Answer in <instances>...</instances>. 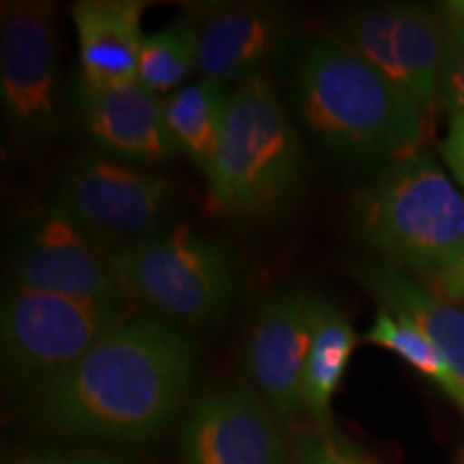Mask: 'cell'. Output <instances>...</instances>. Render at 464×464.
I'll return each mask as SVG.
<instances>
[{
	"mask_svg": "<svg viewBox=\"0 0 464 464\" xmlns=\"http://www.w3.org/2000/svg\"><path fill=\"white\" fill-rule=\"evenodd\" d=\"M198 372V346L153 312L127 314L78 363L33 400L54 432L142 443L164 430Z\"/></svg>",
	"mask_w": 464,
	"mask_h": 464,
	"instance_id": "obj_1",
	"label": "cell"
},
{
	"mask_svg": "<svg viewBox=\"0 0 464 464\" xmlns=\"http://www.w3.org/2000/svg\"><path fill=\"white\" fill-rule=\"evenodd\" d=\"M365 342L387 348V351L402 357L406 363L413 365L417 372L430 379L434 385H439L440 390L448 393L464 413V385L451 372L450 363L440 355L439 348L420 329L400 321L387 310H381L374 318L372 327L365 334Z\"/></svg>",
	"mask_w": 464,
	"mask_h": 464,
	"instance_id": "obj_20",
	"label": "cell"
},
{
	"mask_svg": "<svg viewBox=\"0 0 464 464\" xmlns=\"http://www.w3.org/2000/svg\"><path fill=\"white\" fill-rule=\"evenodd\" d=\"M194 20L200 75L230 89L266 75V67L286 48L293 33L286 11L260 3L208 5Z\"/></svg>",
	"mask_w": 464,
	"mask_h": 464,
	"instance_id": "obj_14",
	"label": "cell"
},
{
	"mask_svg": "<svg viewBox=\"0 0 464 464\" xmlns=\"http://www.w3.org/2000/svg\"><path fill=\"white\" fill-rule=\"evenodd\" d=\"M198 24L194 15L179 17L144 37L138 82L155 95L179 91L198 69Z\"/></svg>",
	"mask_w": 464,
	"mask_h": 464,
	"instance_id": "obj_19",
	"label": "cell"
},
{
	"mask_svg": "<svg viewBox=\"0 0 464 464\" xmlns=\"http://www.w3.org/2000/svg\"><path fill=\"white\" fill-rule=\"evenodd\" d=\"M142 0H80L72 5L78 33L80 73L86 84L112 86L136 82L142 33Z\"/></svg>",
	"mask_w": 464,
	"mask_h": 464,
	"instance_id": "obj_16",
	"label": "cell"
},
{
	"mask_svg": "<svg viewBox=\"0 0 464 464\" xmlns=\"http://www.w3.org/2000/svg\"><path fill=\"white\" fill-rule=\"evenodd\" d=\"M108 254L127 295L177 324L213 327L239 301L243 276L235 252L191 226H172Z\"/></svg>",
	"mask_w": 464,
	"mask_h": 464,
	"instance_id": "obj_5",
	"label": "cell"
},
{
	"mask_svg": "<svg viewBox=\"0 0 464 464\" xmlns=\"http://www.w3.org/2000/svg\"><path fill=\"white\" fill-rule=\"evenodd\" d=\"M305 153L297 127L266 75L232 89L218 155L207 170L208 194L237 218H266L299 194Z\"/></svg>",
	"mask_w": 464,
	"mask_h": 464,
	"instance_id": "obj_4",
	"label": "cell"
},
{
	"mask_svg": "<svg viewBox=\"0 0 464 464\" xmlns=\"http://www.w3.org/2000/svg\"><path fill=\"white\" fill-rule=\"evenodd\" d=\"M323 297L304 288H282L260 304L243 362L260 398L280 421L304 409V365L314 338Z\"/></svg>",
	"mask_w": 464,
	"mask_h": 464,
	"instance_id": "obj_11",
	"label": "cell"
},
{
	"mask_svg": "<svg viewBox=\"0 0 464 464\" xmlns=\"http://www.w3.org/2000/svg\"><path fill=\"white\" fill-rule=\"evenodd\" d=\"M127 314V304L61 297L9 284L0 310L5 387L33 402Z\"/></svg>",
	"mask_w": 464,
	"mask_h": 464,
	"instance_id": "obj_6",
	"label": "cell"
},
{
	"mask_svg": "<svg viewBox=\"0 0 464 464\" xmlns=\"http://www.w3.org/2000/svg\"><path fill=\"white\" fill-rule=\"evenodd\" d=\"M73 110L89 140L108 158L153 166L179 153L164 119V102L140 82L112 86L75 80Z\"/></svg>",
	"mask_w": 464,
	"mask_h": 464,
	"instance_id": "obj_13",
	"label": "cell"
},
{
	"mask_svg": "<svg viewBox=\"0 0 464 464\" xmlns=\"http://www.w3.org/2000/svg\"><path fill=\"white\" fill-rule=\"evenodd\" d=\"M230 97V86L200 78L161 100L174 147L205 174L222 142Z\"/></svg>",
	"mask_w": 464,
	"mask_h": 464,
	"instance_id": "obj_17",
	"label": "cell"
},
{
	"mask_svg": "<svg viewBox=\"0 0 464 464\" xmlns=\"http://www.w3.org/2000/svg\"><path fill=\"white\" fill-rule=\"evenodd\" d=\"M353 226L382 260L437 293L464 265V196L421 150L385 166L359 191Z\"/></svg>",
	"mask_w": 464,
	"mask_h": 464,
	"instance_id": "obj_3",
	"label": "cell"
},
{
	"mask_svg": "<svg viewBox=\"0 0 464 464\" xmlns=\"http://www.w3.org/2000/svg\"><path fill=\"white\" fill-rule=\"evenodd\" d=\"M439 295H443V297H450V299H456V301H464V265H462V269L456 274L454 280L450 282V286Z\"/></svg>",
	"mask_w": 464,
	"mask_h": 464,
	"instance_id": "obj_26",
	"label": "cell"
},
{
	"mask_svg": "<svg viewBox=\"0 0 464 464\" xmlns=\"http://www.w3.org/2000/svg\"><path fill=\"white\" fill-rule=\"evenodd\" d=\"M11 464H127L123 460L106 456H89V454H75V456H42V458H26V460H17Z\"/></svg>",
	"mask_w": 464,
	"mask_h": 464,
	"instance_id": "obj_25",
	"label": "cell"
},
{
	"mask_svg": "<svg viewBox=\"0 0 464 464\" xmlns=\"http://www.w3.org/2000/svg\"><path fill=\"white\" fill-rule=\"evenodd\" d=\"M277 417L256 392L224 387L202 396L185 420V464H290Z\"/></svg>",
	"mask_w": 464,
	"mask_h": 464,
	"instance_id": "obj_12",
	"label": "cell"
},
{
	"mask_svg": "<svg viewBox=\"0 0 464 464\" xmlns=\"http://www.w3.org/2000/svg\"><path fill=\"white\" fill-rule=\"evenodd\" d=\"M177 200L166 177L100 150L73 158L52 198L108 249L172 228Z\"/></svg>",
	"mask_w": 464,
	"mask_h": 464,
	"instance_id": "obj_8",
	"label": "cell"
},
{
	"mask_svg": "<svg viewBox=\"0 0 464 464\" xmlns=\"http://www.w3.org/2000/svg\"><path fill=\"white\" fill-rule=\"evenodd\" d=\"M293 100L316 147L351 168L396 164L417 153L426 131V112L338 34L304 45Z\"/></svg>",
	"mask_w": 464,
	"mask_h": 464,
	"instance_id": "obj_2",
	"label": "cell"
},
{
	"mask_svg": "<svg viewBox=\"0 0 464 464\" xmlns=\"http://www.w3.org/2000/svg\"><path fill=\"white\" fill-rule=\"evenodd\" d=\"M348 269L390 314L420 329L464 385V301L443 297L382 258L353 260Z\"/></svg>",
	"mask_w": 464,
	"mask_h": 464,
	"instance_id": "obj_15",
	"label": "cell"
},
{
	"mask_svg": "<svg viewBox=\"0 0 464 464\" xmlns=\"http://www.w3.org/2000/svg\"><path fill=\"white\" fill-rule=\"evenodd\" d=\"M290 464H382L334 426L305 428L295 434Z\"/></svg>",
	"mask_w": 464,
	"mask_h": 464,
	"instance_id": "obj_21",
	"label": "cell"
},
{
	"mask_svg": "<svg viewBox=\"0 0 464 464\" xmlns=\"http://www.w3.org/2000/svg\"><path fill=\"white\" fill-rule=\"evenodd\" d=\"M440 153L454 179L464 189V114H454L450 119L448 136L440 144Z\"/></svg>",
	"mask_w": 464,
	"mask_h": 464,
	"instance_id": "obj_23",
	"label": "cell"
},
{
	"mask_svg": "<svg viewBox=\"0 0 464 464\" xmlns=\"http://www.w3.org/2000/svg\"><path fill=\"white\" fill-rule=\"evenodd\" d=\"M9 271L11 284L39 293L103 304L130 301L108 247L52 200L22 224L11 247Z\"/></svg>",
	"mask_w": 464,
	"mask_h": 464,
	"instance_id": "obj_9",
	"label": "cell"
},
{
	"mask_svg": "<svg viewBox=\"0 0 464 464\" xmlns=\"http://www.w3.org/2000/svg\"><path fill=\"white\" fill-rule=\"evenodd\" d=\"M437 103L451 116L464 114V50L450 42L445 48L443 65H440Z\"/></svg>",
	"mask_w": 464,
	"mask_h": 464,
	"instance_id": "obj_22",
	"label": "cell"
},
{
	"mask_svg": "<svg viewBox=\"0 0 464 464\" xmlns=\"http://www.w3.org/2000/svg\"><path fill=\"white\" fill-rule=\"evenodd\" d=\"M439 11H440V15H443L448 42L454 44L456 48L464 50V0L445 3Z\"/></svg>",
	"mask_w": 464,
	"mask_h": 464,
	"instance_id": "obj_24",
	"label": "cell"
},
{
	"mask_svg": "<svg viewBox=\"0 0 464 464\" xmlns=\"http://www.w3.org/2000/svg\"><path fill=\"white\" fill-rule=\"evenodd\" d=\"M0 102L11 142L24 153L45 149L65 130V95L50 3H3Z\"/></svg>",
	"mask_w": 464,
	"mask_h": 464,
	"instance_id": "obj_7",
	"label": "cell"
},
{
	"mask_svg": "<svg viewBox=\"0 0 464 464\" xmlns=\"http://www.w3.org/2000/svg\"><path fill=\"white\" fill-rule=\"evenodd\" d=\"M338 37L430 112L439 95L448 34L440 11L417 5H376L348 14Z\"/></svg>",
	"mask_w": 464,
	"mask_h": 464,
	"instance_id": "obj_10",
	"label": "cell"
},
{
	"mask_svg": "<svg viewBox=\"0 0 464 464\" xmlns=\"http://www.w3.org/2000/svg\"><path fill=\"white\" fill-rule=\"evenodd\" d=\"M357 344V334L348 318L324 299L314 338L304 365V409L318 426H332V400Z\"/></svg>",
	"mask_w": 464,
	"mask_h": 464,
	"instance_id": "obj_18",
	"label": "cell"
}]
</instances>
